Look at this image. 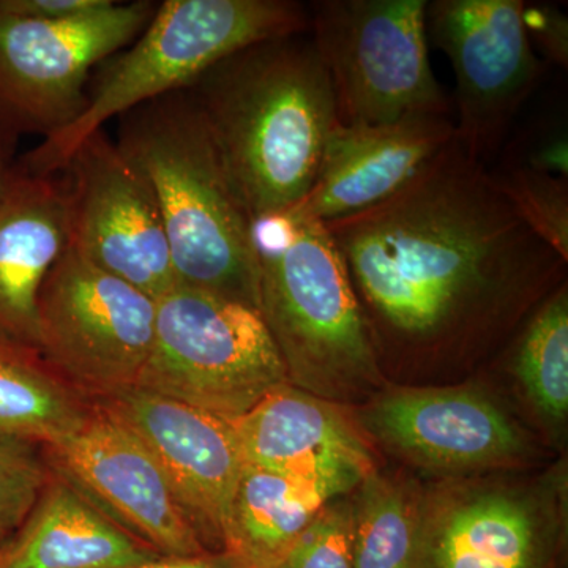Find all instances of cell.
<instances>
[{"label": "cell", "instance_id": "4", "mask_svg": "<svg viewBox=\"0 0 568 568\" xmlns=\"http://www.w3.org/2000/svg\"><path fill=\"white\" fill-rule=\"evenodd\" d=\"M260 313L294 387L347 399L381 383L379 358L342 254L295 209L253 223Z\"/></svg>", "mask_w": 568, "mask_h": 568}, {"label": "cell", "instance_id": "2", "mask_svg": "<svg viewBox=\"0 0 568 568\" xmlns=\"http://www.w3.org/2000/svg\"><path fill=\"white\" fill-rule=\"evenodd\" d=\"M186 91L253 223L304 200L338 125L331 78L313 40L254 43Z\"/></svg>", "mask_w": 568, "mask_h": 568}, {"label": "cell", "instance_id": "3", "mask_svg": "<svg viewBox=\"0 0 568 568\" xmlns=\"http://www.w3.org/2000/svg\"><path fill=\"white\" fill-rule=\"evenodd\" d=\"M115 141L151 183L175 284L260 310L253 220L189 91L121 115Z\"/></svg>", "mask_w": 568, "mask_h": 568}, {"label": "cell", "instance_id": "7", "mask_svg": "<svg viewBox=\"0 0 568 568\" xmlns=\"http://www.w3.org/2000/svg\"><path fill=\"white\" fill-rule=\"evenodd\" d=\"M425 0H320L310 31L343 126L448 115L428 54Z\"/></svg>", "mask_w": 568, "mask_h": 568}, {"label": "cell", "instance_id": "24", "mask_svg": "<svg viewBox=\"0 0 568 568\" xmlns=\"http://www.w3.org/2000/svg\"><path fill=\"white\" fill-rule=\"evenodd\" d=\"M491 178L519 219L568 263V179L511 164Z\"/></svg>", "mask_w": 568, "mask_h": 568}, {"label": "cell", "instance_id": "14", "mask_svg": "<svg viewBox=\"0 0 568 568\" xmlns=\"http://www.w3.org/2000/svg\"><path fill=\"white\" fill-rule=\"evenodd\" d=\"M93 403L151 452L204 548L223 551L224 523L245 466L231 422L138 386Z\"/></svg>", "mask_w": 568, "mask_h": 568}, {"label": "cell", "instance_id": "29", "mask_svg": "<svg viewBox=\"0 0 568 568\" xmlns=\"http://www.w3.org/2000/svg\"><path fill=\"white\" fill-rule=\"evenodd\" d=\"M7 10L43 21H77L110 9L115 0H0Z\"/></svg>", "mask_w": 568, "mask_h": 568}, {"label": "cell", "instance_id": "19", "mask_svg": "<svg viewBox=\"0 0 568 568\" xmlns=\"http://www.w3.org/2000/svg\"><path fill=\"white\" fill-rule=\"evenodd\" d=\"M160 558L51 470L31 514L0 549V568H132Z\"/></svg>", "mask_w": 568, "mask_h": 568}, {"label": "cell", "instance_id": "21", "mask_svg": "<svg viewBox=\"0 0 568 568\" xmlns=\"http://www.w3.org/2000/svg\"><path fill=\"white\" fill-rule=\"evenodd\" d=\"M92 410V399L40 351L0 336V435L50 446L80 429Z\"/></svg>", "mask_w": 568, "mask_h": 568}, {"label": "cell", "instance_id": "22", "mask_svg": "<svg viewBox=\"0 0 568 568\" xmlns=\"http://www.w3.org/2000/svg\"><path fill=\"white\" fill-rule=\"evenodd\" d=\"M418 500L410 489L372 474L353 503L354 568H409Z\"/></svg>", "mask_w": 568, "mask_h": 568}, {"label": "cell", "instance_id": "5", "mask_svg": "<svg viewBox=\"0 0 568 568\" xmlns=\"http://www.w3.org/2000/svg\"><path fill=\"white\" fill-rule=\"evenodd\" d=\"M306 31L310 13L293 0H164L136 40L108 59L81 114L18 163L29 173L59 174L112 118L192 88L234 52Z\"/></svg>", "mask_w": 568, "mask_h": 568}, {"label": "cell", "instance_id": "8", "mask_svg": "<svg viewBox=\"0 0 568 568\" xmlns=\"http://www.w3.org/2000/svg\"><path fill=\"white\" fill-rule=\"evenodd\" d=\"M149 0L115 2L77 21H43L0 2V133L50 138L88 103L92 69L125 50L152 20Z\"/></svg>", "mask_w": 568, "mask_h": 568}, {"label": "cell", "instance_id": "23", "mask_svg": "<svg viewBox=\"0 0 568 568\" xmlns=\"http://www.w3.org/2000/svg\"><path fill=\"white\" fill-rule=\"evenodd\" d=\"M515 372L530 402L548 420L568 410V294L566 283L537 306L515 354Z\"/></svg>", "mask_w": 568, "mask_h": 568}, {"label": "cell", "instance_id": "30", "mask_svg": "<svg viewBox=\"0 0 568 568\" xmlns=\"http://www.w3.org/2000/svg\"><path fill=\"white\" fill-rule=\"evenodd\" d=\"M132 568H245L235 556L227 551L204 552L192 558H160L153 562Z\"/></svg>", "mask_w": 568, "mask_h": 568}, {"label": "cell", "instance_id": "20", "mask_svg": "<svg viewBox=\"0 0 568 568\" xmlns=\"http://www.w3.org/2000/svg\"><path fill=\"white\" fill-rule=\"evenodd\" d=\"M328 481L244 466L223 529V551L245 568H278L331 500Z\"/></svg>", "mask_w": 568, "mask_h": 568}, {"label": "cell", "instance_id": "6", "mask_svg": "<svg viewBox=\"0 0 568 568\" xmlns=\"http://www.w3.org/2000/svg\"><path fill=\"white\" fill-rule=\"evenodd\" d=\"M284 384L260 310L179 284L156 298L151 353L134 386L234 422Z\"/></svg>", "mask_w": 568, "mask_h": 568}, {"label": "cell", "instance_id": "13", "mask_svg": "<svg viewBox=\"0 0 568 568\" xmlns=\"http://www.w3.org/2000/svg\"><path fill=\"white\" fill-rule=\"evenodd\" d=\"M41 448L52 473L163 558L209 552L151 452L95 403L80 429Z\"/></svg>", "mask_w": 568, "mask_h": 568}, {"label": "cell", "instance_id": "15", "mask_svg": "<svg viewBox=\"0 0 568 568\" xmlns=\"http://www.w3.org/2000/svg\"><path fill=\"white\" fill-rule=\"evenodd\" d=\"M365 420L399 455L443 473L508 465L525 452L514 422L469 388L388 392L368 407Z\"/></svg>", "mask_w": 568, "mask_h": 568}, {"label": "cell", "instance_id": "11", "mask_svg": "<svg viewBox=\"0 0 568 568\" xmlns=\"http://www.w3.org/2000/svg\"><path fill=\"white\" fill-rule=\"evenodd\" d=\"M69 242L85 261L151 297L175 286L173 260L151 183L104 130L61 171Z\"/></svg>", "mask_w": 568, "mask_h": 568}, {"label": "cell", "instance_id": "10", "mask_svg": "<svg viewBox=\"0 0 568 568\" xmlns=\"http://www.w3.org/2000/svg\"><path fill=\"white\" fill-rule=\"evenodd\" d=\"M523 0H435L426 32L454 67L455 140L485 164L545 74L526 33Z\"/></svg>", "mask_w": 568, "mask_h": 568}, {"label": "cell", "instance_id": "31", "mask_svg": "<svg viewBox=\"0 0 568 568\" xmlns=\"http://www.w3.org/2000/svg\"><path fill=\"white\" fill-rule=\"evenodd\" d=\"M17 141L0 133V197L10 186L11 179L17 173V163L13 162V149Z\"/></svg>", "mask_w": 568, "mask_h": 568}, {"label": "cell", "instance_id": "18", "mask_svg": "<svg viewBox=\"0 0 568 568\" xmlns=\"http://www.w3.org/2000/svg\"><path fill=\"white\" fill-rule=\"evenodd\" d=\"M69 242L62 174L22 170L0 197V336L37 346L41 283Z\"/></svg>", "mask_w": 568, "mask_h": 568}, {"label": "cell", "instance_id": "16", "mask_svg": "<svg viewBox=\"0 0 568 568\" xmlns=\"http://www.w3.org/2000/svg\"><path fill=\"white\" fill-rule=\"evenodd\" d=\"M448 115L416 114L381 125H336L315 182L293 209L331 223L384 203L454 140Z\"/></svg>", "mask_w": 568, "mask_h": 568}, {"label": "cell", "instance_id": "27", "mask_svg": "<svg viewBox=\"0 0 568 568\" xmlns=\"http://www.w3.org/2000/svg\"><path fill=\"white\" fill-rule=\"evenodd\" d=\"M529 168L538 173L568 179V141L566 129L560 125L536 126L523 134L514 151H508L506 163Z\"/></svg>", "mask_w": 568, "mask_h": 568}, {"label": "cell", "instance_id": "1", "mask_svg": "<svg viewBox=\"0 0 568 568\" xmlns=\"http://www.w3.org/2000/svg\"><path fill=\"white\" fill-rule=\"evenodd\" d=\"M325 227L375 347L489 331L548 297L567 267L455 138L394 196Z\"/></svg>", "mask_w": 568, "mask_h": 568}, {"label": "cell", "instance_id": "28", "mask_svg": "<svg viewBox=\"0 0 568 568\" xmlns=\"http://www.w3.org/2000/svg\"><path fill=\"white\" fill-rule=\"evenodd\" d=\"M526 33L530 44L540 50L547 61L567 69L568 65V18L559 7L551 3H525L523 11Z\"/></svg>", "mask_w": 568, "mask_h": 568}, {"label": "cell", "instance_id": "12", "mask_svg": "<svg viewBox=\"0 0 568 568\" xmlns=\"http://www.w3.org/2000/svg\"><path fill=\"white\" fill-rule=\"evenodd\" d=\"M559 484H455L418 500L409 568H560Z\"/></svg>", "mask_w": 568, "mask_h": 568}, {"label": "cell", "instance_id": "25", "mask_svg": "<svg viewBox=\"0 0 568 568\" xmlns=\"http://www.w3.org/2000/svg\"><path fill=\"white\" fill-rule=\"evenodd\" d=\"M50 474L39 444L0 435V549L31 514Z\"/></svg>", "mask_w": 568, "mask_h": 568}, {"label": "cell", "instance_id": "9", "mask_svg": "<svg viewBox=\"0 0 568 568\" xmlns=\"http://www.w3.org/2000/svg\"><path fill=\"white\" fill-rule=\"evenodd\" d=\"M155 317V298L65 248L37 297V346L93 402L136 384Z\"/></svg>", "mask_w": 568, "mask_h": 568}, {"label": "cell", "instance_id": "26", "mask_svg": "<svg viewBox=\"0 0 568 568\" xmlns=\"http://www.w3.org/2000/svg\"><path fill=\"white\" fill-rule=\"evenodd\" d=\"M278 568H354L353 503L331 500Z\"/></svg>", "mask_w": 568, "mask_h": 568}, {"label": "cell", "instance_id": "17", "mask_svg": "<svg viewBox=\"0 0 568 568\" xmlns=\"http://www.w3.org/2000/svg\"><path fill=\"white\" fill-rule=\"evenodd\" d=\"M231 425L245 466L328 481L346 495L375 474L368 444L338 405L293 384Z\"/></svg>", "mask_w": 568, "mask_h": 568}]
</instances>
